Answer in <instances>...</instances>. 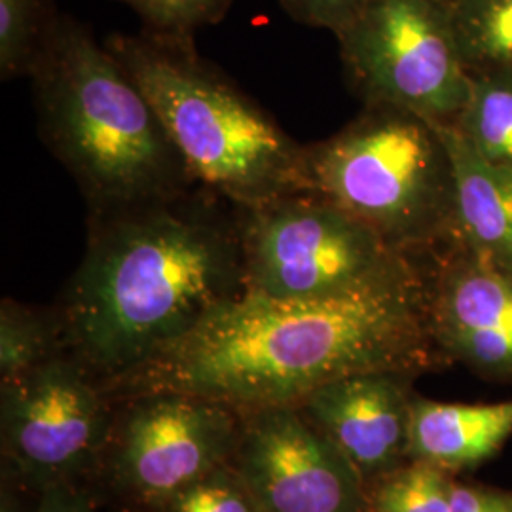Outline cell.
Returning <instances> with one entry per match:
<instances>
[{"instance_id": "obj_2", "label": "cell", "mask_w": 512, "mask_h": 512, "mask_svg": "<svg viewBox=\"0 0 512 512\" xmlns=\"http://www.w3.org/2000/svg\"><path fill=\"white\" fill-rule=\"evenodd\" d=\"M243 293L238 207L198 186L88 215L86 253L55 310L65 353L105 385Z\"/></svg>"}, {"instance_id": "obj_8", "label": "cell", "mask_w": 512, "mask_h": 512, "mask_svg": "<svg viewBox=\"0 0 512 512\" xmlns=\"http://www.w3.org/2000/svg\"><path fill=\"white\" fill-rule=\"evenodd\" d=\"M135 403L112 463L116 482L133 497L164 507L236 454V408L186 393H150Z\"/></svg>"}, {"instance_id": "obj_23", "label": "cell", "mask_w": 512, "mask_h": 512, "mask_svg": "<svg viewBox=\"0 0 512 512\" xmlns=\"http://www.w3.org/2000/svg\"><path fill=\"white\" fill-rule=\"evenodd\" d=\"M452 512H512V495L475 488H454Z\"/></svg>"}, {"instance_id": "obj_20", "label": "cell", "mask_w": 512, "mask_h": 512, "mask_svg": "<svg viewBox=\"0 0 512 512\" xmlns=\"http://www.w3.org/2000/svg\"><path fill=\"white\" fill-rule=\"evenodd\" d=\"M129 6L143 31L162 37L194 38L198 29L217 25L234 0H116Z\"/></svg>"}, {"instance_id": "obj_13", "label": "cell", "mask_w": 512, "mask_h": 512, "mask_svg": "<svg viewBox=\"0 0 512 512\" xmlns=\"http://www.w3.org/2000/svg\"><path fill=\"white\" fill-rule=\"evenodd\" d=\"M454 162L452 239L512 272V169L484 160L450 124H439Z\"/></svg>"}, {"instance_id": "obj_1", "label": "cell", "mask_w": 512, "mask_h": 512, "mask_svg": "<svg viewBox=\"0 0 512 512\" xmlns=\"http://www.w3.org/2000/svg\"><path fill=\"white\" fill-rule=\"evenodd\" d=\"M431 255L346 293L272 300L243 293L196 329L105 384L120 395L186 393L232 408L298 404L313 389L366 372L429 365Z\"/></svg>"}, {"instance_id": "obj_14", "label": "cell", "mask_w": 512, "mask_h": 512, "mask_svg": "<svg viewBox=\"0 0 512 512\" xmlns=\"http://www.w3.org/2000/svg\"><path fill=\"white\" fill-rule=\"evenodd\" d=\"M512 435V401L450 404L416 399L408 412V452L437 469L469 467L494 456Z\"/></svg>"}, {"instance_id": "obj_11", "label": "cell", "mask_w": 512, "mask_h": 512, "mask_svg": "<svg viewBox=\"0 0 512 512\" xmlns=\"http://www.w3.org/2000/svg\"><path fill=\"white\" fill-rule=\"evenodd\" d=\"M435 346L480 374L512 380V272L458 241L431 255Z\"/></svg>"}, {"instance_id": "obj_7", "label": "cell", "mask_w": 512, "mask_h": 512, "mask_svg": "<svg viewBox=\"0 0 512 512\" xmlns=\"http://www.w3.org/2000/svg\"><path fill=\"white\" fill-rule=\"evenodd\" d=\"M336 38L363 105L399 107L437 124L458 118L471 73L446 0H368Z\"/></svg>"}, {"instance_id": "obj_4", "label": "cell", "mask_w": 512, "mask_h": 512, "mask_svg": "<svg viewBox=\"0 0 512 512\" xmlns=\"http://www.w3.org/2000/svg\"><path fill=\"white\" fill-rule=\"evenodd\" d=\"M105 46L150 99L200 186L238 207L310 192L306 145L203 59L194 38L114 33Z\"/></svg>"}, {"instance_id": "obj_24", "label": "cell", "mask_w": 512, "mask_h": 512, "mask_svg": "<svg viewBox=\"0 0 512 512\" xmlns=\"http://www.w3.org/2000/svg\"><path fill=\"white\" fill-rule=\"evenodd\" d=\"M33 512H93L88 495L59 482L42 488V497Z\"/></svg>"}, {"instance_id": "obj_21", "label": "cell", "mask_w": 512, "mask_h": 512, "mask_svg": "<svg viewBox=\"0 0 512 512\" xmlns=\"http://www.w3.org/2000/svg\"><path fill=\"white\" fill-rule=\"evenodd\" d=\"M165 512H264L236 469L228 463L188 486L164 505Z\"/></svg>"}, {"instance_id": "obj_17", "label": "cell", "mask_w": 512, "mask_h": 512, "mask_svg": "<svg viewBox=\"0 0 512 512\" xmlns=\"http://www.w3.org/2000/svg\"><path fill=\"white\" fill-rule=\"evenodd\" d=\"M469 73L512 71V0H446Z\"/></svg>"}, {"instance_id": "obj_5", "label": "cell", "mask_w": 512, "mask_h": 512, "mask_svg": "<svg viewBox=\"0 0 512 512\" xmlns=\"http://www.w3.org/2000/svg\"><path fill=\"white\" fill-rule=\"evenodd\" d=\"M310 192L365 222L391 247L431 255L452 239L454 162L437 122L391 105L363 110L306 145Z\"/></svg>"}, {"instance_id": "obj_3", "label": "cell", "mask_w": 512, "mask_h": 512, "mask_svg": "<svg viewBox=\"0 0 512 512\" xmlns=\"http://www.w3.org/2000/svg\"><path fill=\"white\" fill-rule=\"evenodd\" d=\"M31 80L40 137L73 175L88 215L200 186L141 86L78 19L57 16Z\"/></svg>"}, {"instance_id": "obj_10", "label": "cell", "mask_w": 512, "mask_h": 512, "mask_svg": "<svg viewBox=\"0 0 512 512\" xmlns=\"http://www.w3.org/2000/svg\"><path fill=\"white\" fill-rule=\"evenodd\" d=\"M234 456L264 512H361L359 473L294 404L249 410Z\"/></svg>"}, {"instance_id": "obj_12", "label": "cell", "mask_w": 512, "mask_h": 512, "mask_svg": "<svg viewBox=\"0 0 512 512\" xmlns=\"http://www.w3.org/2000/svg\"><path fill=\"white\" fill-rule=\"evenodd\" d=\"M366 372L313 389L294 406L348 458L359 475H376L408 452L404 376Z\"/></svg>"}, {"instance_id": "obj_18", "label": "cell", "mask_w": 512, "mask_h": 512, "mask_svg": "<svg viewBox=\"0 0 512 512\" xmlns=\"http://www.w3.org/2000/svg\"><path fill=\"white\" fill-rule=\"evenodd\" d=\"M57 14L52 0H0V76H33Z\"/></svg>"}, {"instance_id": "obj_16", "label": "cell", "mask_w": 512, "mask_h": 512, "mask_svg": "<svg viewBox=\"0 0 512 512\" xmlns=\"http://www.w3.org/2000/svg\"><path fill=\"white\" fill-rule=\"evenodd\" d=\"M65 353L57 310H38L14 298L0 306V378L12 384Z\"/></svg>"}, {"instance_id": "obj_22", "label": "cell", "mask_w": 512, "mask_h": 512, "mask_svg": "<svg viewBox=\"0 0 512 512\" xmlns=\"http://www.w3.org/2000/svg\"><path fill=\"white\" fill-rule=\"evenodd\" d=\"M293 19L317 27L329 29L336 37L348 27L368 0H279Z\"/></svg>"}, {"instance_id": "obj_19", "label": "cell", "mask_w": 512, "mask_h": 512, "mask_svg": "<svg viewBox=\"0 0 512 512\" xmlns=\"http://www.w3.org/2000/svg\"><path fill=\"white\" fill-rule=\"evenodd\" d=\"M450 482L427 463L397 471L378 488L372 512H452Z\"/></svg>"}, {"instance_id": "obj_9", "label": "cell", "mask_w": 512, "mask_h": 512, "mask_svg": "<svg viewBox=\"0 0 512 512\" xmlns=\"http://www.w3.org/2000/svg\"><path fill=\"white\" fill-rule=\"evenodd\" d=\"M99 382L63 353L2 385L4 452L42 488L69 480L99 452L107 418Z\"/></svg>"}, {"instance_id": "obj_6", "label": "cell", "mask_w": 512, "mask_h": 512, "mask_svg": "<svg viewBox=\"0 0 512 512\" xmlns=\"http://www.w3.org/2000/svg\"><path fill=\"white\" fill-rule=\"evenodd\" d=\"M238 220L245 293L272 300L336 296L421 256L315 192L238 207Z\"/></svg>"}, {"instance_id": "obj_15", "label": "cell", "mask_w": 512, "mask_h": 512, "mask_svg": "<svg viewBox=\"0 0 512 512\" xmlns=\"http://www.w3.org/2000/svg\"><path fill=\"white\" fill-rule=\"evenodd\" d=\"M450 126L484 160L512 169V71L471 74L467 101Z\"/></svg>"}]
</instances>
